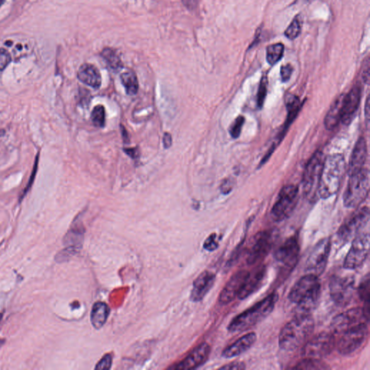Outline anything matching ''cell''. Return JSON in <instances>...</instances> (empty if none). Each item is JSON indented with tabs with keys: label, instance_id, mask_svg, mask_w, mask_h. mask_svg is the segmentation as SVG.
<instances>
[{
	"label": "cell",
	"instance_id": "1",
	"mask_svg": "<svg viewBox=\"0 0 370 370\" xmlns=\"http://www.w3.org/2000/svg\"><path fill=\"white\" fill-rule=\"evenodd\" d=\"M320 294L319 276L308 273L296 282L288 299L295 305L296 315L310 314L318 305Z\"/></svg>",
	"mask_w": 370,
	"mask_h": 370
},
{
	"label": "cell",
	"instance_id": "2",
	"mask_svg": "<svg viewBox=\"0 0 370 370\" xmlns=\"http://www.w3.org/2000/svg\"><path fill=\"white\" fill-rule=\"evenodd\" d=\"M315 328V322L310 314L296 315L282 327L278 337V345L283 351L299 349L310 339Z\"/></svg>",
	"mask_w": 370,
	"mask_h": 370
},
{
	"label": "cell",
	"instance_id": "3",
	"mask_svg": "<svg viewBox=\"0 0 370 370\" xmlns=\"http://www.w3.org/2000/svg\"><path fill=\"white\" fill-rule=\"evenodd\" d=\"M346 170V160L344 155L335 153L326 157L317 191L321 198H329L339 192Z\"/></svg>",
	"mask_w": 370,
	"mask_h": 370
},
{
	"label": "cell",
	"instance_id": "4",
	"mask_svg": "<svg viewBox=\"0 0 370 370\" xmlns=\"http://www.w3.org/2000/svg\"><path fill=\"white\" fill-rule=\"evenodd\" d=\"M278 299V294L272 292L250 308L235 316L229 322L228 331L230 333L243 332L257 325L273 312Z\"/></svg>",
	"mask_w": 370,
	"mask_h": 370
},
{
	"label": "cell",
	"instance_id": "5",
	"mask_svg": "<svg viewBox=\"0 0 370 370\" xmlns=\"http://www.w3.org/2000/svg\"><path fill=\"white\" fill-rule=\"evenodd\" d=\"M349 177L343 199L345 207L354 209L360 205L369 194V172L364 168Z\"/></svg>",
	"mask_w": 370,
	"mask_h": 370
},
{
	"label": "cell",
	"instance_id": "6",
	"mask_svg": "<svg viewBox=\"0 0 370 370\" xmlns=\"http://www.w3.org/2000/svg\"><path fill=\"white\" fill-rule=\"evenodd\" d=\"M341 334L340 339L336 343L337 350L341 355H350L359 350L367 339L369 336L368 322H359Z\"/></svg>",
	"mask_w": 370,
	"mask_h": 370
},
{
	"label": "cell",
	"instance_id": "7",
	"mask_svg": "<svg viewBox=\"0 0 370 370\" xmlns=\"http://www.w3.org/2000/svg\"><path fill=\"white\" fill-rule=\"evenodd\" d=\"M325 155L322 151L316 152L306 166L302 179L304 195L309 200L313 201L318 191L319 182L323 167Z\"/></svg>",
	"mask_w": 370,
	"mask_h": 370
},
{
	"label": "cell",
	"instance_id": "8",
	"mask_svg": "<svg viewBox=\"0 0 370 370\" xmlns=\"http://www.w3.org/2000/svg\"><path fill=\"white\" fill-rule=\"evenodd\" d=\"M336 345L334 333L321 332L309 339L302 346V356L303 357L321 359L330 355Z\"/></svg>",
	"mask_w": 370,
	"mask_h": 370
},
{
	"label": "cell",
	"instance_id": "9",
	"mask_svg": "<svg viewBox=\"0 0 370 370\" xmlns=\"http://www.w3.org/2000/svg\"><path fill=\"white\" fill-rule=\"evenodd\" d=\"M298 196L299 188L297 186L288 185L283 187L270 212L273 220L280 222L290 217L298 202Z\"/></svg>",
	"mask_w": 370,
	"mask_h": 370
},
{
	"label": "cell",
	"instance_id": "10",
	"mask_svg": "<svg viewBox=\"0 0 370 370\" xmlns=\"http://www.w3.org/2000/svg\"><path fill=\"white\" fill-rule=\"evenodd\" d=\"M329 292L331 299L336 305L344 307L349 305L356 292L354 277L334 275L329 282Z\"/></svg>",
	"mask_w": 370,
	"mask_h": 370
},
{
	"label": "cell",
	"instance_id": "11",
	"mask_svg": "<svg viewBox=\"0 0 370 370\" xmlns=\"http://www.w3.org/2000/svg\"><path fill=\"white\" fill-rule=\"evenodd\" d=\"M369 234L361 231L353 239L352 244L344 262V268L356 270L365 263L369 253Z\"/></svg>",
	"mask_w": 370,
	"mask_h": 370
},
{
	"label": "cell",
	"instance_id": "12",
	"mask_svg": "<svg viewBox=\"0 0 370 370\" xmlns=\"http://www.w3.org/2000/svg\"><path fill=\"white\" fill-rule=\"evenodd\" d=\"M275 241L273 231H260L253 237L246 255V263L248 265L258 264L270 253Z\"/></svg>",
	"mask_w": 370,
	"mask_h": 370
},
{
	"label": "cell",
	"instance_id": "13",
	"mask_svg": "<svg viewBox=\"0 0 370 370\" xmlns=\"http://www.w3.org/2000/svg\"><path fill=\"white\" fill-rule=\"evenodd\" d=\"M369 208L363 207L358 209L340 226L337 232L338 239L342 243L350 241L363 231V229L369 224Z\"/></svg>",
	"mask_w": 370,
	"mask_h": 370
},
{
	"label": "cell",
	"instance_id": "14",
	"mask_svg": "<svg viewBox=\"0 0 370 370\" xmlns=\"http://www.w3.org/2000/svg\"><path fill=\"white\" fill-rule=\"evenodd\" d=\"M331 249V238L320 239L314 246L306 263V270L320 276L325 271L330 256Z\"/></svg>",
	"mask_w": 370,
	"mask_h": 370
},
{
	"label": "cell",
	"instance_id": "15",
	"mask_svg": "<svg viewBox=\"0 0 370 370\" xmlns=\"http://www.w3.org/2000/svg\"><path fill=\"white\" fill-rule=\"evenodd\" d=\"M300 253V245L298 238L292 236L275 250L274 258L277 262L286 268L292 269L297 264Z\"/></svg>",
	"mask_w": 370,
	"mask_h": 370
},
{
	"label": "cell",
	"instance_id": "16",
	"mask_svg": "<svg viewBox=\"0 0 370 370\" xmlns=\"http://www.w3.org/2000/svg\"><path fill=\"white\" fill-rule=\"evenodd\" d=\"M361 322H369V319L364 314L363 307H354L336 315L331 322V327L334 334H341L351 326Z\"/></svg>",
	"mask_w": 370,
	"mask_h": 370
},
{
	"label": "cell",
	"instance_id": "17",
	"mask_svg": "<svg viewBox=\"0 0 370 370\" xmlns=\"http://www.w3.org/2000/svg\"><path fill=\"white\" fill-rule=\"evenodd\" d=\"M248 273V270H239L231 275L219 295V302L221 305H228L237 298Z\"/></svg>",
	"mask_w": 370,
	"mask_h": 370
},
{
	"label": "cell",
	"instance_id": "18",
	"mask_svg": "<svg viewBox=\"0 0 370 370\" xmlns=\"http://www.w3.org/2000/svg\"><path fill=\"white\" fill-rule=\"evenodd\" d=\"M266 273V266L263 264L258 265L252 271H249L237 298L240 300H246L259 290L264 283Z\"/></svg>",
	"mask_w": 370,
	"mask_h": 370
},
{
	"label": "cell",
	"instance_id": "19",
	"mask_svg": "<svg viewBox=\"0 0 370 370\" xmlns=\"http://www.w3.org/2000/svg\"><path fill=\"white\" fill-rule=\"evenodd\" d=\"M211 351V346L204 342L195 348L185 359L171 367L175 370H188L196 369L203 364L209 359Z\"/></svg>",
	"mask_w": 370,
	"mask_h": 370
},
{
	"label": "cell",
	"instance_id": "20",
	"mask_svg": "<svg viewBox=\"0 0 370 370\" xmlns=\"http://www.w3.org/2000/svg\"><path fill=\"white\" fill-rule=\"evenodd\" d=\"M216 281V275L211 271L202 272L193 282L190 299L192 302H200L210 292Z\"/></svg>",
	"mask_w": 370,
	"mask_h": 370
},
{
	"label": "cell",
	"instance_id": "21",
	"mask_svg": "<svg viewBox=\"0 0 370 370\" xmlns=\"http://www.w3.org/2000/svg\"><path fill=\"white\" fill-rule=\"evenodd\" d=\"M257 334L250 332L237 339L235 342L227 346L222 351V356L225 359L236 357L251 349L257 341Z\"/></svg>",
	"mask_w": 370,
	"mask_h": 370
},
{
	"label": "cell",
	"instance_id": "22",
	"mask_svg": "<svg viewBox=\"0 0 370 370\" xmlns=\"http://www.w3.org/2000/svg\"><path fill=\"white\" fill-rule=\"evenodd\" d=\"M361 93L360 86L356 85L345 95L341 122L348 125L352 120L360 103Z\"/></svg>",
	"mask_w": 370,
	"mask_h": 370
},
{
	"label": "cell",
	"instance_id": "23",
	"mask_svg": "<svg viewBox=\"0 0 370 370\" xmlns=\"http://www.w3.org/2000/svg\"><path fill=\"white\" fill-rule=\"evenodd\" d=\"M367 157V145L365 138L361 137L356 142L349 165V175H352L364 169Z\"/></svg>",
	"mask_w": 370,
	"mask_h": 370
},
{
	"label": "cell",
	"instance_id": "24",
	"mask_svg": "<svg viewBox=\"0 0 370 370\" xmlns=\"http://www.w3.org/2000/svg\"><path fill=\"white\" fill-rule=\"evenodd\" d=\"M77 78L86 85L94 89L101 86V75L97 67L91 64L85 63L80 66L77 72Z\"/></svg>",
	"mask_w": 370,
	"mask_h": 370
},
{
	"label": "cell",
	"instance_id": "25",
	"mask_svg": "<svg viewBox=\"0 0 370 370\" xmlns=\"http://www.w3.org/2000/svg\"><path fill=\"white\" fill-rule=\"evenodd\" d=\"M345 94L340 95L334 101L325 117V128L328 130L335 129L342 119L343 106Z\"/></svg>",
	"mask_w": 370,
	"mask_h": 370
},
{
	"label": "cell",
	"instance_id": "26",
	"mask_svg": "<svg viewBox=\"0 0 370 370\" xmlns=\"http://www.w3.org/2000/svg\"><path fill=\"white\" fill-rule=\"evenodd\" d=\"M109 306L104 302H97L93 305L91 313V322L95 329H101L107 321L109 315Z\"/></svg>",
	"mask_w": 370,
	"mask_h": 370
},
{
	"label": "cell",
	"instance_id": "27",
	"mask_svg": "<svg viewBox=\"0 0 370 370\" xmlns=\"http://www.w3.org/2000/svg\"><path fill=\"white\" fill-rule=\"evenodd\" d=\"M285 104H286L287 111H288V114H287L286 121H285V125L284 129L283 130L282 133H285L286 131L287 128L291 124L292 121L295 120V118L297 117V114H298L299 111L301 109V102L298 97L295 96H287L286 100H285Z\"/></svg>",
	"mask_w": 370,
	"mask_h": 370
},
{
	"label": "cell",
	"instance_id": "28",
	"mask_svg": "<svg viewBox=\"0 0 370 370\" xmlns=\"http://www.w3.org/2000/svg\"><path fill=\"white\" fill-rule=\"evenodd\" d=\"M101 56L105 60L108 66L113 70H119L123 64L117 51L111 47H106L101 52Z\"/></svg>",
	"mask_w": 370,
	"mask_h": 370
},
{
	"label": "cell",
	"instance_id": "29",
	"mask_svg": "<svg viewBox=\"0 0 370 370\" xmlns=\"http://www.w3.org/2000/svg\"><path fill=\"white\" fill-rule=\"evenodd\" d=\"M120 79L128 95L134 96L138 93L139 88L138 77L133 71L129 70L123 72L121 74Z\"/></svg>",
	"mask_w": 370,
	"mask_h": 370
},
{
	"label": "cell",
	"instance_id": "30",
	"mask_svg": "<svg viewBox=\"0 0 370 370\" xmlns=\"http://www.w3.org/2000/svg\"><path fill=\"white\" fill-rule=\"evenodd\" d=\"M84 229L81 228L77 227V226L72 228L64 238V243L67 246H71V248L80 250L83 239H84Z\"/></svg>",
	"mask_w": 370,
	"mask_h": 370
},
{
	"label": "cell",
	"instance_id": "31",
	"mask_svg": "<svg viewBox=\"0 0 370 370\" xmlns=\"http://www.w3.org/2000/svg\"><path fill=\"white\" fill-rule=\"evenodd\" d=\"M293 369H327L329 366L324 361L313 358L304 357V359L297 362L295 366L291 367Z\"/></svg>",
	"mask_w": 370,
	"mask_h": 370
},
{
	"label": "cell",
	"instance_id": "32",
	"mask_svg": "<svg viewBox=\"0 0 370 370\" xmlns=\"http://www.w3.org/2000/svg\"><path fill=\"white\" fill-rule=\"evenodd\" d=\"M284 52V46L281 43L268 46L267 48L266 58L270 65H274L281 60Z\"/></svg>",
	"mask_w": 370,
	"mask_h": 370
},
{
	"label": "cell",
	"instance_id": "33",
	"mask_svg": "<svg viewBox=\"0 0 370 370\" xmlns=\"http://www.w3.org/2000/svg\"><path fill=\"white\" fill-rule=\"evenodd\" d=\"M302 20L300 15H297L292 20L291 24L285 30V35L289 39L294 40L300 35L302 30Z\"/></svg>",
	"mask_w": 370,
	"mask_h": 370
},
{
	"label": "cell",
	"instance_id": "34",
	"mask_svg": "<svg viewBox=\"0 0 370 370\" xmlns=\"http://www.w3.org/2000/svg\"><path fill=\"white\" fill-rule=\"evenodd\" d=\"M91 120L96 128H103L106 122V111L104 106L98 105L91 113Z\"/></svg>",
	"mask_w": 370,
	"mask_h": 370
},
{
	"label": "cell",
	"instance_id": "35",
	"mask_svg": "<svg viewBox=\"0 0 370 370\" xmlns=\"http://www.w3.org/2000/svg\"><path fill=\"white\" fill-rule=\"evenodd\" d=\"M369 277L366 275V278L361 282L357 292L360 300L364 302V305L369 304Z\"/></svg>",
	"mask_w": 370,
	"mask_h": 370
},
{
	"label": "cell",
	"instance_id": "36",
	"mask_svg": "<svg viewBox=\"0 0 370 370\" xmlns=\"http://www.w3.org/2000/svg\"><path fill=\"white\" fill-rule=\"evenodd\" d=\"M244 123V116H239L236 118L235 121L231 125L229 133H230L231 136L233 138H239V135L241 134V129H242V126Z\"/></svg>",
	"mask_w": 370,
	"mask_h": 370
},
{
	"label": "cell",
	"instance_id": "37",
	"mask_svg": "<svg viewBox=\"0 0 370 370\" xmlns=\"http://www.w3.org/2000/svg\"><path fill=\"white\" fill-rule=\"evenodd\" d=\"M267 87H268V79L266 77H263L260 81L259 90L258 93V101H257L260 108H261L264 104L267 94Z\"/></svg>",
	"mask_w": 370,
	"mask_h": 370
},
{
	"label": "cell",
	"instance_id": "38",
	"mask_svg": "<svg viewBox=\"0 0 370 370\" xmlns=\"http://www.w3.org/2000/svg\"><path fill=\"white\" fill-rule=\"evenodd\" d=\"M11 55L5 48H0V72L9 65L12 61Z\"/></svg>",
	"mask_w": 370,
	"mask_h": 370
},
{
	"label": "cell",
	"instance_id": "39",
	"mask_svg": "<svg viewBox=\"0 0 370 370\" xmlns=\"http://www.w3.org/2000/svg\"><path fill=\"white\" fill-rule=\"evenodd\" d=\"M219 241L217 240V235L216 234H211L209 237L206 239L203 244L204 249L209 252L214 251L219 248Z\"/></svg>",
	"mask_w": 370,
	"mask_h": 370
},
{
	"label": "cell",
	"instance_id": "40",
	"mask_svg": "<svg viewBox=\"0 0 370 370\" xmlns=\"http://www.w3.org/2000/svg\"><path fill=\"white\" fill-rule=\"evenodd\" d=\"M111 364H112V356L111 354H106L103 356L99 362L96 364L95 369L96 370H104L111 369Z\"/></svg>",
	"mask_w": 370,
	"mask_h": 370
},
{
	"label": "cell",
	"instance_id": "41",
	"mask_svg": "<svg viewBox=\"0 0 370 370\" xmlns=\"http://www.w3.org/2000/svg\"><path fill=\"white\" fill-rule=\"evenodd\" d=\"M294 68L290 64L282 66L280 68V77L283 82H287L291 78Z\"/></svg>",
	"mask_w": 370,
	"mask_h": 370
},
{
	"label": "cell",
	"instance_id": "42",
	"mask_svg": "<svg viewBox=\"0 0 370 370\" xmlns=\"http://www.w3.org/2000/svg\"><path fill=\"white\" fill-rule=\"evenodd\" d=\"M221 369H226V370H242L246 369V365L242 361H234L231 362L230 364H226L221 366Z\"/></svg>",
	"mask_w": 370,
	"mask_h": 370
},
{
	"label": "cell",
	"instance_id": "43",
	"mask_svg": "<svg viewBox=\"0 0 370 370\" xmlns=\"http://www.w3.org/2000/svg\"><path fill=\"white\" fill-rule=\"evenodd\" d=\"M362 79L364 81V84H369V59H367L366 61V63L364 64V67L363 69L362 72Z\"/></svg>",
	"mask_w": 370,
	"mask_h": 370
},
{
	"label": "cell",
	"instance_id": "44",
	"mask_svg": "<svg viewBox=\"0 0 370 370\" xmlns=\"http://www.w3.org/2000/svg\"><path fill=\"white\" fill-rule=\"evenodd\" d=\"M182 2L187 9L194 10L197 8L199 0H182Z\"/></svg>",
	"mask_w": 370,
	"mask_h": 370
},
{
	"label": "cell",
	"instance_id": "45",
	"mask_svg": "<svg viewBox=\"0 0 370 370\" xmlns=\"http://www.w3.org/2000/svg\"><path fill=\"white\" fill-rule=\"evenodd\" d=\"M124 151L126 154L129 155L133 159H136L139 157L140 152L138 148H128V149H124Z\"/></svg>",
	"mask_w": 370,
	"mask_h": 370
},
{
	"label": "cell",
	"instance_id": "46",
	"mask_svg": "<svg viewBox=\"0 0 370 370\" xmlns=\"http://www.w3.org/2000/svg\"><path fill=\"white\" fill-rule=\"evenodd\" d=\"M163 146L165 148H169L172 144V135L169 133H165L163 138Z\"/></svg>",
	"mask_w": 370,
	"mask_h": 370
},
{
	"label": "cell",
	"instance_id": "47",
	"mask_svg": "<svg viewBox=\"0 0 370 370\" xmlns=\"http://www.w3.org/2000/svg\"><path fill=\"white\" fill-rule=\"evenodd\" d=\"M231 183L230 181L226 180L225 182H223L222 185L221 187V192L224 194H228L231 190Z\"/></svg>",
	"mask_w": 370,
	"mask_h": 370
},
{
	"label": "cell",
	"instance_id": "48",
	"mask_svg": "<svg viewBox=\"0 0 370 370\" xmlns=\"http://www.w3.org/2000/svg\"><path fill=\"white\" fill-rule=\"evenodd\" d=\"M369 96H368L367 98H366V105H365V116H366V120H369Z\"/></svg>",
	"mask_w": 370,
	"mask_h": 370
},
{
	"label": "cell",
	"instance_id": "49",
	"mask_svg": "<svg viewBox=\"0 0 370 370\" xmlns=\"http://www.w3.org/2000/svg\"><path fill=\"white\" fill-rule=\"evenodd\" d=\"M121 133H122V137L123 138H124L125 142L128 143V141H129V137H128V132H127V130L125 129L124 127L121 126Z\"/></svg>",
	"mask_w": 370,
	"mask_h": 370
},
{
	"label": "cell",
	"instance_id": "50",
	"mask_svg": "<svg viewBox=\"0 0 370 370\" xmlns=\"http://www.w3.org/2000/svg\"><path fill=\"white\" fill-rule=\"evenodd\" d=\"M5 0H0V7L2 6L3 4H4Z\"/></svg>",
	"mask_w": 370,
	"mask_h": 370
},
{
	"label": "cell",
	"instance_id": "51",
	"mask_svg": "<svg viewBox=\"0 0 370 370\" xmlns=\"http://www.w3.org/2000/svg\"><path fill=\"white\" fill-rule=\"evenodd\" d=\"M3 314L0 313V321L2 320V319H3Z\"/></svg>",
	"mask_w": 370,
	"mask_h": 370
},
{
	"label": "cell",
	"instance_id": "52",
	"mask_svg": "<svg viewBox=\"0 0 370 370\" xmlns=\"http://www.w3.org/2000/svg\"><path fill=\"white\" fill-rule=\"evenodd\" d=\"M307 1H308V2H313L314 0H307Z\"/></svg>",
	"mask_w": 370,
	"mask_h": 370
}]
</instances>
